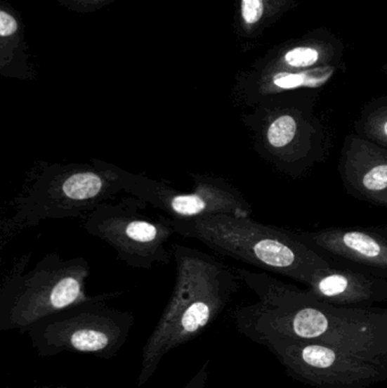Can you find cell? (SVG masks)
I'll list each match as a JSON object with an SVG mask.
<instances>
[{
	"label": "cell",
	"instance_id": "cell-1",
	"mask_svg": "<svg viewBox=\"0 0 387 388\" xmlns=\"http://www.w3.org/2000/svg\"><path fill=\"white\" fill-rule=\"evenodd\" d=\"M121 193V186L100 158L89 162L38 160L0 219V250L41 223L83 217Z\"/></svg>",
	"mask_w": 387,
	"mask_h": 388
},
{
	"label": "cell",
	"instance_id": "cell-2",
	"mask_svg": "<svg viewBox=\"0 0 387 388\" xmlns=\"http://www.w3.org/2000/svg\"><path fill=\"white\" fill-rule=\"evenodd\" d=\"M169 221L176 234L200 242L219 256L307 285L317 273L336 264L293 236L290 230L269 226L251 217L211 215L195 219L169 218Z\"/></svg>",
	"mask_w": 387,
	"mask_h": 388
},
{
	"label": "cell",
	"instance_id": "cell-3",
	"mask_svg": "<svg viewBox=\"0 0 387 388\" xmlns=\"http://www.w3.org/2000/svg\"><path fill=\"white\" fill-rule=\"evenodd\" d=\"M254 153L285 177L299 180L325 162L333 146L311 103L268 98L241 117Z\"/></svg>",
	"mask_w": 387,
	"mask_h": 388
},
{
	"label": "cell",
	"instance_id": "cell-4",
	"mask_svg": "<svg viewBox=\"0 0 387 388\" xmlns=\"http://www.w3.org/2000/svg\"><path fill=\"white\" fill-rule=\"evenodd\" d=\"M171 253L174 291L151 338L154 356L204 330L239 287L235 269L215 257L178 243L173 245Z\"/></svg>",
	"mask_w": 387,
	"mask_h": 388
},
{
	"label": "cell",
	"instance_id": "cell-5",
	"mask_svg": "<svg viewBox=\"0 0 387 388\" xmlns=\"http://www.w3.org/2000/svg\"><path fill=\"white\" fill-rule=\"evenodd\" d=\"M31 253H24L4 276L0 304L8 325H30L98 297L86 293L91 267L83 257L48 253L29 269Z\"/></svg>",
	"mask_w": 387,
	"mask_h": 388
},
{
	"label": "cell",
	"instance_id": "cell-6",
	"mask_svg": "<svg viewBox=\"0 0 387 388\" xmlns=\"http://www.w3.org/2000/svg\"><path fill=\"white\" fill-rule=\"evenodd\" d=\"M148 205L127 195L101 203L82 217L83 230L115 251L125 265L151 269L169 265L173 258L169 243L176 234L167 216L148 215Z\"/></svg>",
	"mask_w": 387,
	"mask_h": 388
},
{
	"label": "cell",
	"instance_id": "cell-7",
	"mask_svg": "<svg viewBox=\"0 0 387 388\" xmlns=\"http://www.w3.org/2000/svg\"><path fill=\"white\" fill-rule=\"evenodd\" d=\"M100 162L115 177L123 193L138 198L173 219H195L211 215L251 217L250 202L224 177L192 173L190 175L192 191H180L143 174L132 173L103 159Z\"/></svg>",
	"mask_w": 387,
	"mask_h": 388
},
{
	"label": "cell",
	"instance_id": "cell-8",
	"mask_svg": "<svg viewBox=\"0 0 387 388\" xmlns=\"http://www.w3.org/2000/svg\"><path fill=\"white\" fill-rule=\"evenodd\" d=\"M317 252L387 280V224L369 227H328L290 231Z\"/></svg>",
	"mask_w": 387,
	"mask_h": 388
},
{
	"label": "cell",
	"instance_id": "cell-9",
	"mask_svg": "<svg viewBox=\"0 0 387 388\" xmlns=\"http://www.w3.org/2000/svg\"><path fill=\"white\" fill-rule=\"evenodd\" d=\"M343 186L357 200L387 207V148L369 138L350 133L339 159Z\"/></svg>",
	"mask_w": 387,
	"mask_h": 388
},
{
	"label": "cell",
	"instance_id": "cell-10",
	"mask_svg": "<svg viewBox=\"0 0 387 388\" xmlns=\"http://www.w3.org/2000/svg\"><path fill=\"white\" fill-rule=\"evenodd\" d=\"M308 285L327 300L364 301L387 295V280L351 266L335 264L317 273Z\"/></svg>",
	"mask_w": 387,
	"mask_h": 388
},
{
	"label": "cell",
	"instance_id": "cell-11",
	"mask_svg": "<svg viewBox=\"0 0 387 388\" xmlns=\"http://www.w3.org/2000/svg\"><path fill=\"white\" fill-rule=\"evenodd\" d=\"M333 74H334V68L331 66L309 68V70L299 72H277L269 81L270 86L263 90V94L265 98L263 101L269 98V96L282 93V92L293 91L298 89L320 88L329 81Z\"/></svg>",
	"mask_w": 387,
	"mask_h": 388
},
{
	"label": "cell",
	"instance_id": "cell-12",
	"mask_svg": "<svg viewBox=\"0 0 387 388\" xmlns=\"http://www.w3.org/2000/svg\"><path fill=\"white\" fill-rule=\"evenodd\" d=\"M355 133L387 148V99L369 103L355 122Z\"/></svg>",
	"mask_w": 387,
	"mask_h": 388
},
{
	"label": "cell",
	"instance_id": "cell-13",
	"mask_svg": "<svg viewBox=\"0 0 387 388\" xmlns=\"http://www.w3.org/2000/svg\"><path fill=\"white\" fill-rule=\"evenodd\" d=\"M329 325V317L320 306L302 304L292 316L293 332L300 337H318L327 332Z\"/></svg>",
	"mask_w": 387,
	"mask_h": 388
},
{
	"label": "cell",
	"instance_id": "cell-14",
	"mask_svg": "<svg viewBox=\"0 0 387 388\" xmlns=\"http://www.w3.org/2000/svg\"><path fill=\"white\" fill-rule=\"evenodd\" d=\"M320 53L316 49L308 47H298L287 51L284 56V63L294 70H309L317 64Z\"/></svg>",
	"mask_w": 387,
	"mask_h": 388
},
{
	"label": "cell",
	"instance_id": "cell-15",
	"mask_svg": "<svg viewBox=\"0 0 387 388\" xmlns=\"http://www.w3.org/2000/svg\"><path fill=\"white\" fill-rule=\"evenodd\" d=\"M302 359L311 367L325 369L334 363L336 356L327 347L309 345L302 350Z\"/></svg>",
	"mask_w": 387,
	"mask_h": 388
},
{
	"label": "cell",
	"instance_id": "cell-16",
	"mask_svg": "<svg viewBox=\"0 0 387 388\" xmlns=\"http://www.w3.org/2000/svg\"><path fill=\"white\" fill-rule=\"evenodd\" d=\"M242 18L246 23L254 24L263 14V0H242Z\"/></svg>",
	"mask_w": 387,
	"mask_h": 388
},
{
	"label": "cell",
	"instance_id": "cell-17",
	"mask_svg": "<svg viewBox=\"0 0 387 388\" xmlns=\"http://www.w3.org/2000/svg\"><path fill=\"white\" fill-rule=\"evenodd\" d=\"M18 24L12 15L5 11H0V36L9 37L18 31Z\"/></svg>",
	"mask_w": 387,
	"mask_h": 388
}]
</instances>
